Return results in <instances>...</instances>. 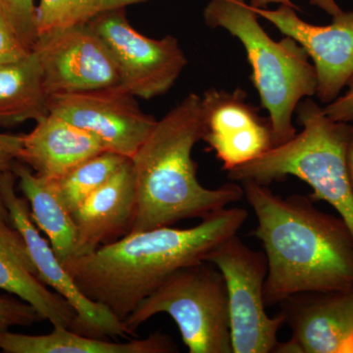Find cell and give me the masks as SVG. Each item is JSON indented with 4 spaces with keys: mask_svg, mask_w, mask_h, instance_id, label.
Masks as SVG:
<instances>
[{
    "mask_svg": "<svg viewBox=\"0 0 353 353\" xmlns=\"http://www.w3.org/2000/svg\"><path fill=\"white\" fill-rule=\"evenodd\" d=\"M0 350L6 353H169L178 347L169 336L154 333L143 340L114 343L76 333L69 328L53 326L48 334L0 332Z\"/></svg>",
    "mask_w": 353,
    "mask_h": 353,
    "instance_id": "ac0fdd59",
    "label": "cell"
},
{
    "mask_svg": "<svg viewBox=\"0 0 353 353\" xmlns=\"http://www.w3.org/2000/svg\"><path fill=\"white\" fill-rule=\"evenodd\" d=\"M108 152L97 137L50 114L37 122L30 134L21 136L17 159L38 176L55 180L79 164Z\"/></svg>",
    "mask_w": 353,
    "mask_h": 353,
    "instance_id": "2e32d148",
    "label": "cell"
},
{
    "mask_svg": "<svg viewBox=\"0 0 353 353\" xmlns=\"http://www.w3.org/2000/svg\"><path fill=\"white\" fill-rule=\"evenodd\" d=\"M347 352H353V339L347 348Z\"/></svg>",
    "mask_w": 353,
    "mask_h": 353,
    "instance_id": "d6a6232c",
    "label": "cell"
},
{
    "mask_svg": "<svg viewBox=\"0 0 353 353\" xmlns=\"http://www.w3.org/2000/svg\"><path fill=\"white\" fill-rule=\"evenodd\" d=\"M127 160L128 158L117 153H99L51 182L60 201L71 213L108 182Z\"/></svg>",
    "mask_w": 353,
    "mask_h": 353,
    "instance_id": "44dd1931",
    "label": "cell"
},
{
    "mask_svg": "<svg viewBox=\"0 0 353 353\" xmlns=\"http://www.w3.org/2000/svg\"><path fill=\"white\" fill-rule=\"evenodd\" d=\"M88 26L108 44L121 74L122 87L137 99H152L175 85L188 59L173 36L152 39L137 31L125 9L97 16Z\"/></svg>",
    "mask_w": 353,
    "mask_h": 353,
    "instance_id": "ba28073f",
    "label": "cell"
},
{
    "mask_svg": "<svg viewBox=\"0 0 353 353\" xmlns=\"http://www.w3.org/2000/svg\"><path fill=\"white\" fill-rule=\"evenodd\" d=\"M253 10L307 52L317 74L316 97L323 104L340 97L353 76V11L343 10L333 16L331 24L318 26L301 19L292 6Z\"/></svg>",
    "mask_w": 353,
    "mask_h": 353,
    "instance_id": "4fadbf2b",
    "label": "cell"
},
{
    "mask_svg": "<svg viewBox=\"0 0 353 353\" xmlns=\"http://www.w3.org/2000/svg\"><path fill=\"white\" fill-rule=\"evenodd\" d=\"M259 14L246 0H209L203 20L212 29H223L241 41L252 68V82L261 108L269 113L275 146L296 134L292 124L299 102L314 97L317 74L307 52L296 39L275 41L259 22Z\"/></svg>",
    "mask_w": 353,
    "mask_h": 353,
    "instance_id": "5b68a950",
    "label": "cell"
},
{
    "mask_svg": "<svg viewBox=\"0 0 353 353\" xmlns=\"http://www.w3.org/2000/svg\"><path fill=\"white\" fill-rule=\"evenodd\" d=\"M150 0H41L37 6L38 38L46 32L88 24L101 14Z\"/></svg>",
    "mask_w": 353,
    "mask_h": 353,
    "instance_id": "7402d4cb",
    "label": "cell"
},
{
    "mask_svg": "<svg viewBox=\"0 0 353 353\" xmlns=\"http://www.w3.org/2000/svg\"><path fill=\"white\" fill-rule=\"evenodd\" d=\"M16 179L11 169L0 174V196L8 211L10 224L24 239L39 280L64 297L75 310L76 319L70 330L92 338H125L128 334L124 323L105 306L90 301L81 292L48 241L39 233L32 218L29 201L16 194Z\"/></svg>",
    "mask_w": 353,
    "mask_h": 353,
    "instance_id": "9c48e42d",
    "label": "cell"
},
{
    "mask_svg": "<svg viewBox=\"0 0 353 353\" xmlns=\"http://www.w3.org/2000/svg\"><path fill=\"white\" fill-rule=\"evenodd\" d=\"M32 50L50 99L122 85L112 52L88 24L41 34Z\"/></svg>",
    "mask_w": 353,
    "mask_h": 353,
    "instance_id": "30bf717a",
    "label": "cell"
},
{
    "mask_svg": "<svg viewBox=\"0 0 353 353\" xmlns=\"http://www.w3.org/2000/svg\"><path fill=\"white\" fill-rule=\"evenodd\" d=\"M203 138L201 97L188 94L157 124L132 158L137 211L131 233L208 217L243 197L241 185L203 187L192 150Z\"/></svg>",
    "mask_w": 353,
    "mask_h": 353,
    "instance_id": "3957f363",
    "label": "cell"
},
{
    "mask_svg": "<svg viewBox=\"0 0 353 353\" xmlns=\"http://www.w3.org/2000/svg\"><path fill=\"white\" fill-rule=\"evenodd\" d=\"M311 6L318 7L321 10L325 11L329 15L333 16L338 15L341 12V8L336 3V0H309Z\"/></svg>",
    "mask_w": 353,
    "mask_h": 353,
    "instance_id": "83f0119b",
    "label": "cell"
},
{
    "mask_svg": "<svg viewBox=\"0 0 353 353\" xmlns=\"http://www.w3.org/2000/svg\"><path fill=\"white\" fill-rule=\"evenodd\" d=\"M201 97L203 138L223 169L232 170L275 148L271 121L248 102L241 88H209Z\"/></svg>",
    "mask_w": 353,
    "mask_h": 353,
    "instance_id": "7c38bea8",
    "label": "cell"
},
{
    "mask_svg": "<svg viewBox=\"0 0 353 353\" xmlns=\"http://www.w3.org/2000/svg\"><path fill=\"white\" fill-rule=\"evenodd\" d=\"M0 289L31 304L53 326L71 329L76 312L71 304L51 292L39 279L22 234L0 221Z\"/></svg>",
    "mask_w": 353,
    "mask_h": 353,
    "instance_id": "e0dca14e",
    "label": "cell"
},
{
    "mask_svg": "<svg viewBox=\"0 0 353 353\" xmlns=\"http://www.w3.org/2000/svg\"><path fill=\"white\" fill-rule=\"evenodd\" d=\"M50 97L36 53L0 67V126L39 122L50 115Z\"/></svg>",
    "mask_w": 353,
    "mask_h": 353,
    "instance_id": "ffe728a7",
    "label": "cell"
},
{
    "mask_svg": "<svg viewBox=\"0 0 353 353\" xmlns=\"http://www.w3.org/2000/svg\"><path fill=\"white\" fill-rule=\"evenodd\" d=\"M241 187L256 216L252 234L268 262L266 306L299 292L353 285V236L343 218L322 212L309 196L283 199L254 181H243Z\"/></svg>",
    "mask_w": 353,
    "mask_h": 353,
    "instance_id": "6da1fadb",
    "label": "cell"
},
{
    "mask_svg": "<svg viewBox=\"0 0 353 353\" xmlns=\"http://www.w3.org/2000/svg\"><path fill=\"white\" fill-rule=\"evenodd\" d=\"M0 14L9 21L8 10H7L6 0H0ZM10 22V21H9ZM11 24V23H10Z\"/></svg>",
    "mask_w": 353,
    "mask_h": 353,
    "instance_id": "1f68e13d",
    "label": "cell"
},
{
    "mask_svg": "<svg viewBox=\"0 0 353 353\" xmlns=\"http://www.w3.org/2000/svg\"><path fill=\"white\" fill-rule=\"evenodd\" d=\"M18 152L19 150H16V148L0 145V174L2 172L10 170L13 160L17 159ZM0 221L10 223L8 211H7L3 202H2L1 196H0Z\"/></svg>",
    "mask_w": 353,
    "mask_h": 353,
    "instance_id": "4316f807",
    "label": "cell"
},
{
    "mask_svg": "<svg viewBox=\"0 0 353 353\" xmlns=\"http://www.w3.org/2000/svg\"><path fill=\"white\" fill-rule=\"evenodd\" d=\"M31 51L22 43L10 22L0 14V67L19 61Z\"/></svg>",
    "mask_w": 353,
    "mask_h": 353,
    "instance_id": "d4e9b609",
    "label": "cell"
},
{
    "mask_svg": "<svg viewBox=\"0 0 353 353\" xmlns=\"http://www.w3.org/2000/svg\"><path fill=\"white\" fill-rule=\"evenodd\" d=\"M11 170L19 180V188L31 204L34 224L48 236L51 248L62 264L76 256L77 232L73 218L58 197L52 182L21 164Z\"/></svg>",
    "mask_w": 353,
    "mask_h": 353,
    "instance_id": "d6986e66",
    "label": "cell"
},
{
    "mask_svg": "<svg viewBox=\"0 0 353 353\" xmlns=\"http://www.w3.org/2000/svg\"><path fill=\"white\" fill-rule=\"evenodd\" d=\"M21 136L14 134H0V145L8 146V148L20 150Z\"/></svg>",
    "mask_w": 353,
    "mask_h": 353,
    "instance_id": "f546056e",
    "label": "cell"
},
{
    "mask_svg": "<svg viewBox=\"0 0 353 353\" xmlns=\"http://www.w3.org/2000/svg\"><path fill=\"white\" fill-rule=\"evenodd\" d=\"M50 111L94 134L108 152L128 159L134 157L157 122L122 85L50 97Z\"/></svg>",
    "mask_w": 353,
    "mask_h": 353,
    "instance_id": "8fae6325",
    "label": "cell"
},
{
    "mask_svg": "<svg viewBox=\"0 0 353 353\" xmlns=\"http://www.w3.org/2000/svg\"><path fill=\"white\" fill-rule=\"evenodd\" d=\"M136 211V183L131 159H128L108 182L72 211L77 232L75 257L131 233Z\"/></svg>",
    "mask_w": 353,
    "mask_h": 353,
    "instance_id": "9a60e30c",
    "label": "cell"
},
{
    "mask_svg": "<svg viewBox=\"0 0 353 353\" xmlns=\"http://www.w3.org/2000/svg\"><path fill=\"white\" fill-rule=\"evenodd\" d=\"M175 321L190 353H232L229 301L225 279L208 261L179 269L123 321L128 334L153 316Z\"/></svg>",
    "mask_w": 353,
    "mask_h": 353,
    "instance_id": "8992f818",
    "label": "cell"
},
{
    "mask_svg": "<svg viewBox=\"0 0 353 353\" xmlns=\"http://www.w3.org/2000/svg\"><path fill=\"white\" fill-rule=\"evenodd\" d=\"M241 208H225L197 226L155 228L127 234L63 263L81 292L105 306L121 321L172 274L205 261L218 243L238 233L248 220Z\"/></svg>",
    "mask_w": 353,
    "mask_h": 353,
    "instance_id": "7a4b0ae2",
    "label": "cell"
},
{
    "mask_svg": "<svg viewBox=\"0 0 353 353\" xmlns=\"http://www.w3.org/2000/svg\"><path fill=\"white\" fill-rule=\"evenodd\" d=\"M205 261L219 269L226 283L233 352H274L285 320L281 313L276 317L266 313L265 253L252 250L234 234L218 243Z\"/></svg>",
    "mask_w": 353,
    "mask_h": 353,
    "instance_id": "52a82bcc",
    "label": "cell"
},
{
    "mask_svg": "<svg viewBox=\"0 0 353 353\" xmlns=\"http://www.w3.org/2000/svg\"><path fill=\"white\" fill-rule=\"evenodd\" d=\"M9 21L22 43L32 50L38 39L34 0H6Z\"/></svg>",
    "mask_w": 353,
    "mask_h": 353,
    "instance_id": "603a6c76",
    "label": "cell"
},
{
    "mask_svg": "<svg viewBox=\"0 0 353 353\" xmlns=\"http://www.w3.org/2000/svg\"><path fill=\"white\" fill-rule=\"evenodd\" d=\"M296 113L301 132L257 159L227 171L228 178L269 185L296 176L312 188L309 197L313 201L328 202L338 211L353 236V187L347 168L353 124L332 120L311 97L299 102Z\"/></svg>",
    "mask_w": 353,
    "mask_h": 353,
    "instance_id": "277c9868",
    "label": "cell"
},
{
    "mask_svg": "<svg viewBox=\"0 0 353 353\" xmlns=\"http://www.w3.org/2000/svg\"><path fill=\"white\" fill-rule=\"evenodd\" d=\"M347 168L353 187V129L352 138H350V145H348L347 148Z\"/></svg>",
    "mask_w": 353,
    "mask_h": 353,
    "instance_id": "4dcf8cb0",
    "label": "cell"
},
{
    "mask_svg": "<svg viewBox=\"0 0 353 353\" xmlns=\"http://www.w3.org/2000/svg\"><path fill=\"white\" fill-rule=\"evenodd\" d=\"M347 88L345 94L323 108L332 120L353 124V76L348 81Z\"/></svg>",
    "mask_w": 353,
    "mask_h": 353,
    "instance_id": "484cf974",
    "label": "cell"
},
{
    "mask_svg": "<svg viewBox=\"0 0 353 353\" xmlns=\"http://www.w3.org/2000/svg\"><path fill=\"white\" fill-rule=\"evenodd\" d=\"M250 4L253 8H267L271 4H279V6H292L297 9V6L292 0H250Z\"/></svg>",
    "mask_w": 353,
    "mask_h": 353,
    "instance_id": "f1b7e54d",
    "label": "cell"
},
{
    "mask_svg": "<svg viewBox=\"0 0 353 353\" xmlns=\"http://www.w3.org/2000/svg\"><path fill=\"white\" fill-rule=\"evenodd\" d=\"M43 318L31 304L19 297L0 296V332L14 326H32Z\"/></svg>",
    "mask_w": 353,
    "mask_h": 353,
    "instance_id": "cb8c5ba5",
    "label": "cell"
},
{
    "mask_svg": "<svg viewBox=\"0 0 353 353\" xmlns=\"http://www.w3.org/2000/svg\"><path fill=\"white\" fill-rule=\"evenodd\" d=\"M292 338L274 352L341 353L353 339V285L292 294L279 303Z\"/></svg>",
    "mask_w": 353,
    "mask_h": 353,
    "instance_id": "5bb4252c",
    "label": "cell"
}]
</instances>
